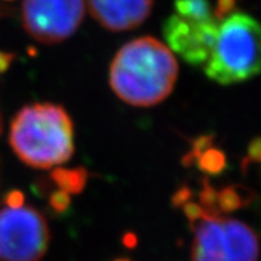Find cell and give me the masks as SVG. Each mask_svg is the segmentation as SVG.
Returning a JSON list of instances; mask_svg holds the SVG:
<instances>
[{
    "mask_svg": "<svg viewBox=\"0 0 261 261\" xmlns=\"http://www.w3.org/2000/svg\"><path fill=\"white\" fill-rule=\"evenodd\" d=\"M178 77V63L158 39L132 40L116 53L109 83L123 102L138 108L158 105L171 94Z\"/></svg>",
    "mask_w": 261,
    "mask_h": 261,
    "instance_id": "6da1fadb",
    "label": "cell"
},
{
    "mask_svg": "<svg viewBox=\"0 0 261 261\" xmlns=\"http://www.w3.org/2000/svg\"><path fill=\"white\" fill-rule=\"evenodd\" d=\"M10 143L17 158L33 169L63 165L74 151L72 119L60 105H27L11 122Z\"/></svg>",
    "mask_w": 261,
    "mask_h": 261,
    "instance_id": "7a4b0ae2",
    "label": "cell"
},
{
    "mask_svg": "<svg viewBox=\"0 0 261 261\" xmlns=\"http://www.w3.org/2000/svg\"><path fill=\"white\" fill-rule=\"evenodd\" d=\"M204 72L220 85H232L261 73V24L247 13H231L219 23Z\"/></svg>",
    "mask_w": 261,
    "mask_h": 261,
    "instance_id": "3957f363",
    "label": "cell"
},
{
    "mask_svg": "<svg viewBox=\"0 0 261 261\" xmlns=\"http://www.w3.org/2000/svg\"><path fill=\"white\" fill-rule=\"evenodd\" d=\"M190 224L194 231L192 261H257L258 239L244 223L204 215Z\"/></svg>",
    "mask_w": 261,
    "mask_h": 261,
    "instance_id": "277c9868",
    "label": "cell"
},
{
    "mask_svg": "<svg viewBox=\"0 0 261 261\" xmlns=\"http://www.w3.org/2000/svg\"><path fill=\"white\" fill-rule=\"evenodd\" d=\"M49 240L48 223L37 210L24 204L0 210L2 261H41Z\"/></svg>",
    "mask_w": 261,
    "mask_h": 261,
    "instance_id": "5b68a950",
    "label": "cell"
},
{
    "mask_svg": "<svg viewBox=\"0 0 261 261\" xmlns=\"http://www.w3.org/2000/svg\"><path fill=\"white\" fill-rule=\"evenodd\" d=\"M85 15L84 0H23L25 32L41 44H59L76 32Z\"/></svg>",
    "mask_w": 261,
    "mask_h": 261,
    "instance_id": "8992f818",
    "label": "cell"
},
{
    "mask_svg": "<svg viewBox=\"0 0 261 261\" xmlns=\"http://www.w3.org/2000/svg\"><path fill=\"white\" fill-rule=\"evenodd\" d=\"M216 17L192 20L171 15L163 23V36L174 52L194 66L204 65L212 52L218 33Z\"/></svg>",
    "mask_w": 261,
    "mask_h": 261,
    "instance_id": "52a82bcc",
    "label": "cell"
},
{
    "mask_svg": "<svg viewBox=\"0 0 261 261\" xmlns=\"http://www.w3.org/2000/svg\"><path fill=\"white\" fill-rule=\"evenodd\" d=\"M155 0H86L90 15L112 32L134 30L150 16Z\"/></svg>",
    "mask_w": 261,
    "mask_h": 261,
    "instance_id": "ba28073f",
    "label": "cell"
},
{
    "mask_svg": "<svg viewBox=\"0 0 261 261\" xmlns=\"http://www.w3.org/2000/svg\"><path fill=\"white\" fill-rule=\"evenodd\" d=\"M191 155L196 159L199 167L210 174H219L224 169L225 156L220 150L211 147V138L202 137L194 142Z\"/></svg>",
    "mask_w": 261,
    "mask_h": 261,
    "instance_id": "9c48e42d",
    "label": "cell"
},
{
    "mask_svg": "<svg viewBox=\"0 0 261 261\" xmlns=\"http://www.w3.org/2000/svg\"><path fill=\"white\" fill-rule=\"evenodd\" d=\"M50 178L56 183L59 190L66 194H79L86 186L88 172L84 167L79 169H56Z\"/></svg>",
    "mask_w": 261,
    "mask_h": 261,
    "instance_id": "30bf717a",
    "label": "cell"
},
{
    "mask_svg": "<svg viewBox=\"0 0 261 261\" xmlns=\"http://www.w3.org/2000/svg\"><path fill=\"white\" fill-rule=\"evenodd\" d=\"M174 7L176 15L186 19L207 20L215 17L208 0H175Z\"/></svg>",
    "mask_w": 261,
    "mask_h": 261,
    "instance_id": "8fae6325",
    "label": "cell"
},
{
    "mask_svg": "<svg viewBox=\"0 0 261 261\" xmlns=\"http://www.w3.org/2000/svg\"><path fill=\"white\" fill-rule=\"evenodd\" d=\"M245 204V196L240 194V190L236 187H227L222 191H216L215 207L219 215L222 212L235 211L236 208Z\"/></svg>",
    "mask_w": 261,
    "mask_h": 261,
    "instance_id": "7c38bea8",
    "label": "cell"
},
{
    "mask_svg": "<svg viewBox=\"0 0 261 261\" xmlns=\"http://www.w3.org/2000/svg\"><path fill=\"white\" fill-rule=\"evenodd\" d=\"M49 204L55 211H65L70 204L69 194L61 191V190H57V191L52 192V195L49 198Z\"/></svg>",
    "mask_w": 261,
    "mask_h": 261,
    "instance_id": "4fadbf2b",
    "label": "cell"
},
{
    "mask_svg": "<svg viewBox=\"0 0 261 261\" xmlns=\"http://www.w3.org/2000/svg\"><path fill=\"white\" fill-rule=\"evenodd\" d=\"M236 0H218L214 10V16L218 20L224 19L225 16L231 15V11L235 8Z\"/></svg>",
    "mask_w": 261,
    "mask_h": 261,
    "instance_id": "5bb4252c",
    "label": "cell"
},
{
    "mask_svg": "<svg viewBox=\"0 0 261 261\" xmlns=\"http://www.w3.org/2000/svg\"><path fill=\"white\" fill-rule=\"evenodd\" d=\"M4 202L8 207H20V205L24 204V195L23 192L17 191H10L4 198Z\"/></svg>",
    "mask_w": 261,
    "mask_h": 261,
    "instance_id": "9a60e30c",
    "label": "cell"
},
{
    "mask_svg": "<svg viewBox=\"0 0 261 261\" xmlns=\"http://www.w3.org/2000/svg\"><path fill=\"white\" fill-rule=\"evenodd\" d=\"M12 60H13L12 53L0 52V73L4 72V70L10 66V64L12 63Z\"/></svg>",
    "mask_w": 261,
    "mask_h": 261,
    "instance_id": "2e32d148",
    "label": "cell"
},
{
    "mask_svg": "<svg viewBox=\"0 0 261 261\" xmlns=\"http://www.w3.org/2000/svg\"><path fill=\"white\" fill-rule=\"evenodd\" d=\"M251 158L255 161H261V139H256L255 142L252 143L251 149H249Z\"/></svg>",
    "mask_w": 261,
    "mask_h": 261,
    "instance_id": "e0dca14e",
    "label": "cell"
},
{
    "mask_svg": "<svg viewBox=\"0 0 261 261\" xmlns=\"http://www.w3.org/2000/svg\"><path fill=\"white\" fill-rule=\"evenodd\" d=\"M11 8H8V7H4V6H0V17L2 16H6V15H8V13L11 12Z\"/></svg>",
    "mask_w": 261,
    "mask_h": 261,
    "instance_id": "ac0fdd59",
    "label": "cell"
},
{
    "mask_svg": "<svg viewBox=\"0 0 261 261\" xmlns=\"http://www.w3.org/2000/svg\"><path fill=\"white\" fill-rule=\"evenodd\" d=\"M0 133H2V117H0Z\"/></svg>",
    "mask_w": 261,
    "mask_h": 261,
    "instance_id": "d6986e66",
    "label": "cell"
},
{
    "mask_svg": "<svg viewBox=\"0 0 261 261\" xmlns=\"http://www.w3.org/2000/svg\"><path fill=\"white\" fill-rule=\"evenodd\" d=\"M116 261H129V260H126V258H119V260H116Z\"/></svg>",
    "mask_w": 261,
    "mask_h": 261,
    "instance_id": "ffe728a7",
    "label": "cell"
},
{
    "mask_svg": "<svg viewBox=\"0 0 261 261\" xmlns=\"http://www.w3.org/2000/svg\"><path fill=\"white\" fill-rule=\"evenodd\" d=\"M4 2H12V0H4Z\"/></svg>",
    "mask_w": 261,
    "mask_h": 261,
    "instance_id": "44dd1931",
    "label": "cell"
}]
</instances>
